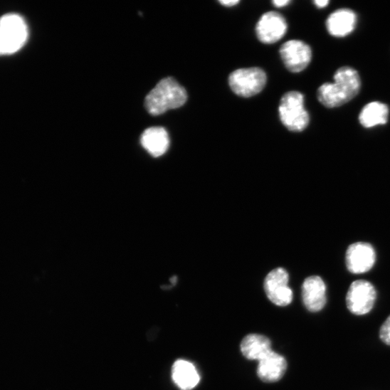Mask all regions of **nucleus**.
Here are the masks:
<instances>
[{
  "label": "nucleus",
  "instance_id": "5",
  "mask_svg": "<svg viewBox=\"0 0 390 390\" xmlns=\"http://www.w3.org/2000/svg\"><path fill=\"white\" fill-rule=\"evenodd\" d=\"M232 91L238 96L250 98L260 93L267 83V75L259 68L238 69L229 76Z\"/></svg>",
  "mask_w": 390,
  "mask_h": 390
},
{
  "label": "nucleus",
  "instance_id": "15",
  "mask_svg": "<svg viewBox=\"0 0 390 390\" xmlns=\"http://www.w3.org/2000/svg\"><path fill=\"white\" fill-rule=\"evenodd\" d=\"M240 349L246 359L259 362L272 352V344L270 339L263 334H250L241 340Z\"/></svg>",
  "mask_w": 390,
  "mask_h": 390
},
{
  "label": "nucleus",
  "instance_id": "4",
  "mask_svg": "<svg viewBox=\"0 0 390 390\" xmlns=\"http://www.w3.org/2000/svg\"><path fill=\"white\" fill-rule=\"evenodd\" d=\"M28 30L25 20L16 14L0 19V56H10L19 52L26 44Z\"/></svg>",
  "mask_w": 390,
  "mask_h": 390
},
{
  "label": "nucleus",
  "instance_id": "9",
  "mask_svg": "<svg viewBox=\"0 0 390 390\" xmlns=\"http://www.w3.org/2000/svg\"><path fill=\"white\" fill-rule=\"evenodd\" d=\"M375 262L376 253L369 243H354L347 251V267L352 273L362 274L369 272L374 267Z\"/></svg>",
  "mask_w": 390,
  "mask_h": 390
},
{
  "label": "nucleus",
  "instance_id": "21",
  "mask_svg": "<svg viewBox=\"0 0 390 390\" xmlns=\"http://www.w3.org/2000/svg\"><path fill=\"white\" fill-rule=\"evenodd\" d=\"M329 3L328 0H316V1L314 2L315 5L320 9L327 7Z\"/></svg>",
  "mask_w": 390,
  "mask_h": 390
},
{
  "label": "nucleus",
  "instance_id": "12",
  "mask_svg": "<svg viewBox=\"0 0 390 390\" xmlns=\"http://www.w3.org/2000/svg\"><path fill=\"white\" fill-rule=\"evenodd\" d=\"M287 367L285 359L272 351L259 361L257 374L258 377L264 382H277L285 374Z\"/></svg>",
  "mask_w": 390,
  "mask_h": 390
},
{
  "label": "nucleus",
  "instance_id": "10",
  "mask_svg": "<svg viewBox=\"0 0 390 390\" xmlns=\"http://www.w3.org/2000/svg\"><path fill=\"white\" fill-rule=\"evenodd\" d=\"M288 26L284 17L271 11L265 14L259 20L256 33L258 39L266 44L278 41L285 34Z\"/></svg>",
  "mask_w": 390,
  "mask_h": 390
},
{
  "label": "nucleus",
  "instance_id": "19",
  "mask_svg": "<svg viewBox=\"0 0 390 390\" xmlns=\"http://www.w3.org/2000/svg\"><path fill=\"white\" fill-rule=\"evenodd\" d=\"M219 3L225 7H233L239 4L238 0H221Z\"/></svg>",
  "mask_w": 390,
  "mask_h": 390
},
{
  "label": "nucleus",
  "instance_id": "7",
  "mask_svg": "<svg viewBox=\"0 0 390 390\" xmlns=\"http://www.w3.org/2000/svg\"><path fill=\"white\" fill-rule=\"evenodd\" d=\"M280 55L285 68L294 73L305 70L312 58L310 46L300 40H290L284 43L280 48Z\"/></svg>",
  "mask_w": 390,
  "mask_h": 390
},
{
  "label": "nucleus",
  "instance_id": "18",
  "mask_svg": "<svg viewBox=\"0 0 390 390\" xmlns=\"http://www.w3.org/2000/svg\"><path fill=\"white\" fill-rule=\"evenodd\" d=\"M379 336L383 344L390 347V315L380 327Z\"/></svg>",
  "mask_w": 390,
  "mask_h": 390
},
{
  "label": "nucleus",
  "instance_id": "2",
  "mask_svg": "<svg viewBox=\"0 0 390 390\" xmlns=\"http://www.w3.org/2000/svg\"><path fill=\"white\" fill-rule=\"evenodd\" d=\"M187 100V93L173 78L162 80L146 97V110L152 115H160L168 110L182 107Z\"/></svg>",
  "mask_w": 390,
  "mask_h": 390
},
{
  "label": "nucleus",
  "instance_id": "8",
  "mask_svg": "<svg viewBox=\"0 0 390 390\" xmlns=\"http://www.w3.org/2000/svg\"><path fill=\"white\" fill-rule=\"evenodd\" d=\"M288 272L278 268L271 271L264 283L265 294L269 300L278 307H286L292 301V291L288 286Z\"/></svg>",
  "mask_w": 390,
  "mask_h": 390
},
{
  "label": "nucleus",
  "instance_id": "20",
  "mask_svg": "<svg viewBox=\"0 0 390 390\" xmlns=\"http://www.w3.org/2000/svg\"><path fill=\"white\" fill-rule=\"evenodd\" d=\"M290 4V0H275L273 4L277 8H283Z\"/></svg>",
  "mask_w": 390,
  "mask_h": 390
},
{
  "label": "nucleus",
  "instance_id": "11",
  "mask_svg": "<svg viewBox=\"0 0 390 390\" xmlns=\"http://www.w3.org/2000/svg\"><path fill=\"white\" fill-rule=\"evenodd\" d=\"M302 297L309 312L322 311L327 304V287L322 278L316 275L307 278L302 285Z\"/></svg>",
  "mask_w": 390,
  "mask_h": 390
},
{
  "label": "nucleus",
  "instance_id": "14",
  "mask_svg": "<svg viewBox=\"0 0 390 390\" xmlns=\"http://www.w3.org/2000/svg\"><path fill=\"white\" fill-rule=\"evenodd\" d=\"M141 144L152 156L159 157L163 156L169 148V136L163 127H151L143 132L141 136Z\"/></svg>",
  "mask_w": 390,
  "mask_h": 390
},
{
  "label": "nucleus",
  "instance_id": "3",
  "mask_svg": "<svg viewBox=\"0 0 390 390\" xmlns=\"http://www.w3.org/2000/svg\"><path fill=\"white\" fill-rule=\"evenodd\" d=\"M278 112L281 122L289 131L302 132L310 124V115L305 107V97L300 92L285 93L281 98Z\"/></svg>",
  "mask_w": 390,
  "mask_h": 390
},
{
  "label": "nucleus",
  "instance_id": "17",
  "mask_svg": "<svg viewBox=\"0 0 390 390\" xmlns=\"http://www.w3.org/2000/svg\"><path fill=\"white\" fill-rule=\"evenodd\" d=\"M389 108L383 103L374 102L367 105L359 115V122L365 128H372L386 124Z\"/></svg>",
  "mask_w": 390,
  "mask_h": 390
},
{
  "label": "nucleus",
  "instance_id": "6",
  "mask_svg": "<svg viewBox=\"0 0 390 390\" xmlns=\"http://www.w3.org/2000/svg\"><path fill=\"white\" fill-rule=\"evenodd\" d=\"M377 299L374 285L365 280L354 281L347 292L346 302L349 311L356 316L371 312Z\"/></svg>",
  "mask_w": 390,
  "mask_h": 390
},
{
  "label": "nucleus",
  "instance_id": "13",
  "mask_svg": "<svg viewBox=\"0 0 390 390\" xmlns=\"http://www.w3.org/2000/svg\"><path fill=\"white\" fill-rule=\"evenodd\" d=\"M356 14L350 9H339L332 13L326 22L329 33L334 37L342 38L352 33L357 25Z\"/></svg>",
  "mask_w": 390,
  "mask_h": 390
},
{
  "label": "nucleus",
  "instance_id": "16",
  "mask_svg": "<svg viewBox=\"0 0 390 390\" xmlns=\"http://www.w3.org/2000/svg\"><path fill=\"white\" fill-rule=\"evenodd\" d=\"M172 379L181 390H191L201 381L200 374L194 365L185 360L176 361L172 367Z\"/></svg>",
  "mask_w": 390,
  "mask_h": 390
},
{
  "label": "nucleus",
  "instance_id": "1",
  "mask_svg": "<svg viewBox=\"0 0 390 390\" xmlns=\"http://www.w3.org/2000/svg\"><path fill=\"white\" fill-rule=\"evenodd\" d=\"M334 83H326L317 90L319 102L327 108L343 106L359 93L362 81L358 72L351 67L338 69L334 75Z\"/></svg>",
  "mask_w": 390,
  "mask_h": 390
}]
</instances>
